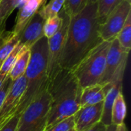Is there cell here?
Wrapping results in <instances>:
<instances>
[{"instance_id": "5b68a950", "label": "cell", "mask_w": 131, "mask_h": 131, "mask_svg": "<svg viewBox=\"0 0 131 131\" xmlns=\"http://www.w3.org/2000/svg\"><path fill=\"white\" fill-rule=\"evenodd\" d=\"M51 102V96L45 91L20 114L15 131H45Z\"/></svg>"}, {"instance_id": "83f0119b", "label": "cell", "mask_w": 131, "mask_h": 131, "mask_svg": "<svg viewBox=\"0 0 131 131\" xmlns=\"http://www.w3.org/2000/svg\"><path fill=\"white\" fill-rule=\"evenodd\" d=\"M107 130V126H105L102 122L99 121L91 127L83 131H106Z\"/></svg>"}, {"instance_id": "9c48e42d", "label": "cell", "mask_w": 131, "mask_h": 131, "mask_svg": "<svg viewBox=\"0 0 131 131\" xmlns=\"http://www.w3.org/2000/svg\"><path fill=\"white\" fill-rule=\"evenodd\" d=\"M25 87L26 80L24 75L12 81L0 106V125L9 120L15 114L19 101L25 92Z\"/></svg>"}, {"instance_id": "484cf974", "label": "cell", "mask_w": 131, "mask_h": 131, "mask_svg": "<svg viewBox=\"0 0 131 131\" xmlns=\"http://www.w3.org/2000/svg\"><path fill=\"white\" fill-rule=\"evenodd\" d=\"M19 117L20 114H14L9 118V120L5 122L3 126L0 127V131H15Z\"/></svg>"}, {"instance_id": "cb8c5ba5", "label": "cell", "mask_w": 131, "mask_h": 131, "mask_svg": "<svg viewBox=\"0 0 131 131\" xmlns=\"http://www.w3.org/2000/svg\"><path fill=\"white\" fill-rule=\"evenodd\" d=\"M88 4V0H66L63 8L69 17L80 12Z\"/></svg>"}, {"instance_id": "5bb4252c", "label": "cell", "mask_w": 131, "mask_h": 131, "mask_svg": "<svg viewBox=\"0 0 131 131\" xmlns=\"http://www.w3.org/2000/svg\"><path fill=\"white\" fill-rule=\"evenodd\" d=\"M112 86L107 94L103 104V111L101 122L105 126L111 125V110L114 102L117 95L122 92L123 90V78H118L112 82Z\"/></svg>"}, {"instance_id": "ba28073f", "label": "cell", "mask_w": 131, "mask_h": 131, "mask_svg": "<svg viewBox=\"0 0 131 131\" xmlns=\"http://www.w3.org/2000/svg\"><path fill=\"white\" fill-rule=\"evenodd\" d=\"M129 53L121 48L117 38L111 41L107 54L104 72L100 84L112 82L119 72L126 70Z\"/></svg>"}, {"instance_id": "30bf717a", "label": "cell", "mask_w": 131, "mask_h": 131, "mask_svg": "<svg viewBox=\"0 0 131 131\" xmlns=\"http://www.w3.org/2000/svg\"><path fill=\"white\" fill-rule=\"evenodd\" d=\"M104 101L94 105L80 107L73 115L74 130L83 131L91 127L101 121Z\"/></svg>"}, {"instance_id": "ffe728a7", "label": "cell", "mask_w": 131, "mask_h": 131, "mask_svg": "<svg viewBox=\"0 0 131 131\" xmlns=\"http://www.w3.org/2000/svg\"><path fill=\"white\" fill-rule=\"evenodd\" d=\"M117 39L119 41L121 48L130 52L131 49V14L127 17L124 26L117 36Z\"/></svg>"}, {"instance_id": "3957f363", "label": "cell", "mask_w": 131, "mask_h": 131, "mask_svg": "<svg viewBox=\"0 0 131 131\" xmlns=\"http://www.w3.org/2000/svg\"><path fill=\"white\" fill-rule=\"evenodd\" d=\"M29 48L30 58L24 74L26 87L15 114H20L33 101L47 91L49 84L47 74L48 38L42 37Z\"/></svg>"}, {"instance_id": "4316f807", "label": "cell", "mask_w": 131, "mask_h": 131, "mask_svg": "<svg viewBox=\"0 0 131 131\" xmlns=\"http://www.w3.org/2000/svg\"><path fill=\"white\" fill-rule=\"evenodd\" d=\"M12 81L10 79V78L8 76H7L0 88V106L5 97V95L8 93V91L12 85Z\"/></svg>"}, {"instance_id": "8fae6325", "label": "cell", "mask_w": 131, "mask_h": 131, "mask_svg": "<svg viewBox=\"0 0 131 131\" xmlns=\"http://www.w3.org/2000/svg\"><path fill=\"white\" fill-rule=\"evenodd\" d=\"M44 23L45 19L40 15L38 12L35 13L18 34V42L27 48L32 46L37 41L44 37Z\"/></svg>"}, {"instance_id": "44dd1931", "label": "cell", "mask_w": 131, "mask_h": 131, "mask_svg": "<svg viewBox=\"0 0 131 131\" xmlns=\"http://www.w3.org/2000/svg\"><path fill=\"white\" fill-rule=\"evenodd\" d=\"M66 0H50L47 4H44L38 10L40 15L45 20L49 17L57 15L63 8Z\"/></svg>"}, {"instance_id": "d6986e66", "label": "cell", "mask_w": 131, "mask_h": 131, "mask_svg": "<svg viewBox=\"0 0 131 131\" xmlns=\"http://www.w3.org/2000/svg\"><path fill=\"white\" fill-rule=\"evenodd\" d=\"M21 2V0H0V31L5 30L6 20Z\"/></svg>"}, {"instance_id": "1f68e13d", "label": "cell", "mask_w": 131, "mask_h": 131, "mask_svg": "<svg viewBox=\"0 0 131 131\" xmlns=\"http://www.w3.org/2000/svg\"><path fill=\"white\" fill-rule=\"evenodd\" d=\"M96 0H88V3H91V2H95Z\"/></svg>"}, {"instance_id": "8992f818", "label": "cell", "mask_w": 131, "mask_h": 131, "mask_svg": "<svg viewBox=\"0 0 131 131\" xmlns=\"http://www.w3.org/2000/svg\"><path fill=\"white\" fill-rule=\"evenodd\" d=\"M62 17V22L58 32L48 39V67L47 74L49 81L51 80L61 69L60 67V58L63 51L70 17L67 15L64 9L60 11Z\"/></svg>"}, {"instance_id": "e575fe53", "label": "cell", "mask_w": 131, "mask_h": 131, "mask_svg": "<svg viewBox=\"0 0 131 131\" xmlns=\"http://www.w3.org/2000/svg\"><path fill=\"white\" fill-rule=\"evenodd\" d=\"M0 127H1V126H0Z\"/></svg>"}, {"instance_id": "f546056e", "label": "cell", "mask_w": 131, "mask_h": 131, "mask_svg": "<svg viewBox=\"0 0 131 131\" xmlns=\"http://www.w3.org/2000/svg\"><path fill=\"white\" fill-rule=\"evenodd\" d=\"M116 127H117L116 125L111 124V125H109V126L107 127V130L106 131H115L116 130Z\"/></svg>"}, {"instance_id": "e0dca14e", "label": "cell", "mask_w": 131, "mask_h": 131, "mask_svg": "<svg viewBox=\"0 0 131 131\" xmlns=\"http://www.w3.org/2000/svg\"><path fill=\"white\" fill-rule=\"evenodd\" d=\"M127 116V104L123 93H120L116 97L111 110V123L116 126L124 123Z\"/></svg>"}, {"instance_id": "836d02e7", "label": "cell", "mask_w": 131, "mask_h": 131, "mask_svg": "<svg viewBox=\"0 0 131 131\" xmlns=\"http://www.w3.org/2000/svg\"><path fill=\"white\" fill-rule=\"evenodd\" d=\"M128 1H130V2H131V0H128Z\"/></svg>"}, {"instance_id": "4fadbf2b", "label": "cell", "mask_w": 131, "mask_h": 131, "mask_svg": "<svg viewBox=\"0 0 131 131\" xmlns=\"http://www.w3.org/2000/svg\"><path fill=\"white\" fill-rule=\"evenodd\" d=\"M112 82L106 84H95L82 88L80 107L89 105H94L104 101L107 94L110 91Z\"/></svg>"}, {"instance_id": "6da1fadb", "label": "cell", "mask_w": 131, "mask_h": 131, "mask_svg": "<svg viewBox=\"0 0 131 131\" xmlns=\"http://www.w3.org/2000/svg\"><path fill=\"white\" fill-rule=\"evenodd\" d=\"M99 26L96 2L88 3L80 12L70 17L60 58L61 68L72 71L102 41L99 35Z\"/></svg>"}, {"instance_id": "ac0fdd59", "label": "cell", "mask_w": 131, "mask_h": 131, "mask_svg": "<svg viewBox=\"0 0 131 131\" xmlns=\"http://www.w3.org/2000/svg\"><path fill=\"white\" fill-rule=\"evenodd\" d=\"M122 0H96L97 17L100 25L102 24L108 15L116 8Z\"/></svg>"}, {"instance_id": "7a4b0ae2", "label": "cell", "mask_w": 131, "mask_h": 131, "mask_svg": "<svg viewBox=\"0 0 131 131\" xmlns=\"http://www.w3.org/2000/svg\"><path fill=\"white\" fill-rule=\"evenodd\" d=\"M47 91L51 102L45 130L77 112L80 108L82 88L71 71L61 68L49 81Z\"/></svg>"}, {"instance_id": "603a6c76", "label": "cell", "mask_w": 131, "mask_h": 131, "mask_svg": "<svg viewBox=\"0 0 131 131\" xmlns=\"http://www.w3.org/2000/svg\"><path fill=\"white\" fill-rule=\"evenodd\" d=\"M22 48L23 45L18 42L14 48V49L12 51V52L8 54V56L5 59L2 64L0 67V77L5 78L8 76Z\"/></svg>"}, {"instance_id": "d4e9b609", "label": "cell", "mask_w": 131, "mask_h": 131, "mask_svg": "<svg viewBox=\"0 0 131 131\" xmlns=\"http://www.w3.org/2000/svg\"><path fill=\"white\" fill-rule=\"evenodd\" d=\"M73 129H74V117L71 116L55 124L45 131H71Z\"/></svg>"}, {"instance_id": "2e32d148", "label": "cell", "mask_w": 131, "mask_h": 131, "mask_svg": "<svg viewBox=\"0 0 131 131\" xmlns=\"http://www.w3.org/2000/svg\"><path fill=\"white\" fill-rule=\"evenodd\" d=\"M30 58V48L23 46L8 76L14 81L25 74Z\"/></svg>"}, {"instance_id": "f1b7e54d", "label": "cell", "mask_w": 131, "mask_h": 131, "mask_svg": "<svg viewBox=\"0 0 131 131\" xmlns=\"http://www.w3.org/2000/svg\"><path fill=\"white\" fill-rule=\"evenodd\" d=\"M115 131H128V129H127L126 124L124 123V124H121V125L117 126L116 130Z\"/></svg>"}, {"instance_id": "d6a6232c", "label": "cell", "mask_w": 131, "mask_h": 131, "mask_svg": "<svg viewBox=\"0 0 131 131\" xmlns=\"http://www.w3.org/2000/svg\"><path fill=\"white\" fill-rule=\"evenodd\" d=\"M71 131H76V130H75L74 129H73V130H71Z\"/></svg>"}, {"instance_id": "52a82bcc", "label": "cell", "mask_w": 131, "mask_h": 131, "mask_svg": "<svg viewBox=\"0 0 131 131\" xmlns=\"http://www.w3.org/2000/svg\"><path fill=\"white\" fill-rule=\"evenodd\" d=\"M131 14V2L122 0L99 26V35L102 41H111L117 38L127 17Z\"/></svg>"}, {"instance_id": "4dcf8cb0", "label": "cell", "mask_w": 131, "mask_h": 131, "mask_svg": "<svg viewBox=\"0 0 131 131\" xmlns=\"http://www.w3.org/2000/svg\"><path fill=\"white\" fill-rule=\"evenodd\" d=\"M5 78L0 77V88H1V86H2V83H3V81H5Z\"/></svg>"}, {"instance_id": "7c38bea8", "label": "cell", "mask_w": 131, "mask_h": 131, "mask_svg": "<svg viewBox=\"0 0 131 131\" xmlns=\"http://www.w3.org/2000/svg\"><path fill=\"white\" fill-rule=\"evenodd\" d=\"M46 0H21V7L18 12L15 26L12 31L15 35H18L29 20L42 7Z\"/></svg>"}, {"instance_id": "7402d4cb", "label": "cell", "mask_w": 131, "mask_h": 131, "mask_svg": "<svg viewBox=\"0 0 131 131\" xmlns=\"http://www.w3.org/2000/svg\"><path fill=\"white\" fill-rule=\"evenodd\" d=\"M62 22V17L59 12L57 15L49 17L45 20L43 25L44 36L48 39L54 36L60 29Z\"/></svg>"}, {"instance_id": "277c9868", "label": "cell", "mask_w": 131, "mask_h": 131, "mask_svg": "<svg viewBox=\"0 0 131 131\" xmlns=\"http://www.w3.org/2000/svg\"><path fill=\"white\" fill-rule=\"evenodd\" d=\"M111 41H102L71 71L82 88L100 84Z\"/></svg>"}, {"instance_id": "9a60e30c", "label": "cell", "mask_w": 131, "mask_h": 131, "mask_svg": "<svg viewBox=\"0 0 131 131\" xmlns=\"http://www.w3.org/2000/svg\"><path fill=\"white\" fill-rule=\"evenodd\" d=\"M18 41V35H15L12 31H6L5 30L0 31V67Z\"/></svg>"}]
</instances>
